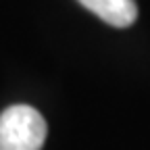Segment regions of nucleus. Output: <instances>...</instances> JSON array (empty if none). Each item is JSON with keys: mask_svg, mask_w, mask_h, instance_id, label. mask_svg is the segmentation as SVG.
Masks as SVG:
<instances>
[{"mask_svg": "<svg viewBox=\"0 0 150 150\" xmlns=\"http://www.w3.org/2000/svg\"><path fill=\"white\" fill-rule=\"evenodd\" d=\"M77 2L100 17L104 23L119 29L131 27L138 19L136 0H77Z\"/></svg>", "mask_w": 150, "mask_h": 150, "instance_id": "nucleus-2", "label": "nucleus"}, {"mask_svg": "<svg viewBox=\"0 0 150 150\" xmlns=\"http://www.w3.org/2000/svg\"><path fill=\"white\" fill-rule=\"evenodd\" d=\"M46 121L33 106L15 104L0 115V150H40Z\"/></svg>", "mask_w": 150, "mask_h": 150, "instance_id": "nucleus-1", "label": "nucleus"}]
</instances>
